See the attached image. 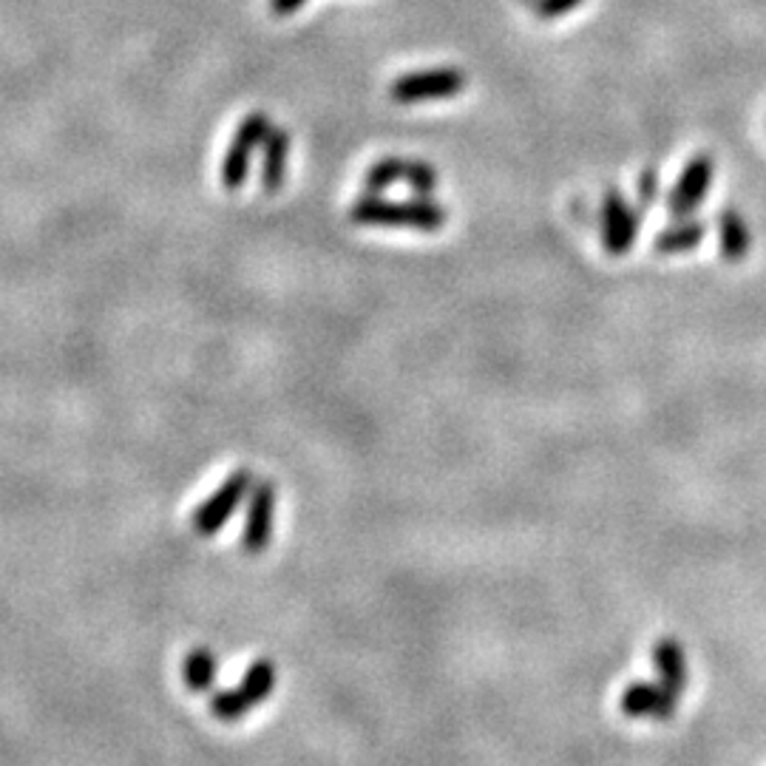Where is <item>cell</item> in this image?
Returning <instances> with one entry per match:
<instances>
[{
  "instance_id": "cell-5",
  "label": "cell",
  "mask_w": 766,
  "mask_h": 766,
  "mask_svg": "<svg viewBox=\"0 0 766 766\" xmlns=\"http://www.w3.org/2000/svg\"><path fill=\"white\" fill-rule=\"evenodd\" d=\"M273 517H275V485L270 480L253 483L250 489L248 520H244L242 548L248 554H262L273 539Z\"/></svg>"
},
{
  "instance_id": "cell-15",
  "label": "cell",
  "mask_w": 766,
  "mask_h": 766,
  "mask_svg": "<svg viewBox=\"0 0 766 766\" xmlns=\"http://www.w3.org/2000/svg\"><path fill=\"white\" fill-rule=\"evenodd\" d=\"M239 688L244 690V695H248L253 707L255 704H262V701H267L270 693H273V688H275L273 662H270V659H259V662L250 664Z\"/></svg>"
},
{
  "instance_id": "cell-9",
  "label": "cell",
  "mask_w": 766,
  "mask_h": 766,
  "mask_svg": "<svg viewBox=\"0 0 766 766\" xmlns=\"http://www.w3.org/2000/svg\"><path fill=\"white\" fill-rule=\"evenodd\" d=\"M636 230H639L636 210L616 190H610L602 204V242L608 253H628L636 242Z\"/></svg>"
},
{
  "instance_id": "cell-11",
  "label": "cell",
  "mask_w": 766,
  "mask_h": 766,
  "mask_svg": "<svg viewBox=\"0 0 766 766\" xmlns=\"http://www.w3.org/2000/svg\"><path fill=\"white\" fill-rule=\"evenodd\" d=\"M287 157H290V137L287 132H273L264 139V162H262V185L264 190H279L287 179Z\"/></svg>"
},
{
  "instance_id": "cell-1",
  "label": "cell",
  "mask_w": 766,
  "mask_h": 766,
  "mask_svg": "<svg viewBox=\"0 0 766 766\" xmlns=\"http://www.w3.org/2000/svg\"><path fill=\"white\" fill-rule=\"evenodd\" d=\"M353 219L360 224H400V228L438 230L445 222V210L438 204L418 199V202L395 204L378 199V193H367L353 208Z\"/></svg>"
},
{
  "instance_id": "cell-6",
  "label": "cell",
  "mask_w": 766,
  "mask_h": 766,
  "mask_svg": "<svg viewBox=\"0 0 766 766\" xmlns=\"http://www.w3.org/2000/svg\"><path fill=\"white\" fill-rule=\"evenodd\" d=\"M395 182L409 185V188H412V193H418V197H429V193L434 190V185H438V174H434V170L423 162L387 159V162L375 165V168L369 170L367 193H380V190H387L389 185H395Z\"/></svg>"
},
{
  "instance_id": "cell-17",
  "label": "cell",
  "mask_w": 766,
  "mask_h": 766,
  "mask_svg": "<svg viewBox=\"0 0 766 766\" xmlns=\"http://www.w3.org/2000/svg\"><path fill=\"white\" fill-rule=\"evenodd\" d=\"M583 0H539L537 3V12L539 18H563V14H568L570 9L579 7Z\"/></svg>"
},
{
  "instance_id": "cell-3",
  "label": "cell",
  "mask_w": 766,
  "mask_h": 766,
  "mask_svg": "<svg viewBox=\"0 0 766 766\" xmlns=\"http://www.w3.org/2000/svg\"><path fill=\"white\" fill-rule=\"evenodd\" d=\"M273 132V125L264 114H250L242 125H239L237 137L230 143L228 157L222 162V185L228 190L242 188L244 179H248V168H250V154L253 148L264 145L267 134Z\"/></svg>"
},
{
  "instance_id": "cell-12",
  "label": "cell",
  "mask_w": 766,
  "mask_h": 766,
  "mask_svg": "<svg viewBox=\"0 0 766 766\" xmlns=\"http://www.w3.org/2000/svg\"><path fill=\"white\" fill-rule=\"evenodd\" d=\"M217 673H219L217 653H213L210 648H204V644H199V648H193L188 655H185L182 681L190 693H208V690L213 688V681H217Z\"/></svg>"
},
{
  "instance_id": "cell-4",
  "label": "cell",
  "mask_w": 766,
  "mask_h": 766,
  "mask_svg": "<svg viewBox=\"0 0 766 766\" xmlns=\"http://www.w3.org/2000/svg\"><path fill=\"white\" fill-rule=\"evenodd\" d=\"M465 88V77L458 69H429V72L407 74L392 85V99L400 105L426 103V99L454 97Z\"/></svg>"
},
{
  "instance_id": "cell-13",
  "label": "cell",
  "mask_w": 766,
  "mask_h": 766,
  "mask_svg": "<svg viewBox=\"0 0 766 766\" xmlns=\"http://www.w3.org/2000/svg\"><path fill=\"white\" fill-rule=\"evenodd\" d=\"M718 233H721V253L727 262H741L744 255L749 253V244H753V237H749L747 222L741 219V213L735 210H724L718 217Z\"/></svg>"
},
{
  "instance_id": "cell-2",
  "label": "cell",
  "mask_w": 766,
  "mask_h": 766,
  "mask_svg": "<svg viewBox=\"0 0 766 766\" xmlns=\"http://www.w3.org/2000/svg\"><path fill=\"white\" fill-rule=\"evenodd\" d=\"M250 489H253V474L248 469H237L230 474L190 517V525L199 537H213L217 531H222L224 523L233 517V511L239 508V503L250 494Z\"/></svg>"
},
{
  "instance_id": "cell-14",
  "label": "cell",
  "mask_w": 766,
  "mask_h": 766,
  "mask_svg": "<svg viewBox=\"0 0 766 766\" xmlns=\"http://www.w3.org/2000/svg\"><path fill=\"white\" fill-rule=\"evenodd\" d=\"M701 239H704V224L684 217L679 219L673 228L659 233V239H655V250H659V253H684V250L699 248Z\"/></svg>"
},
{
  "instance_id": "cell-8",
  "label": "cell",
  "mask_w": 766,
  "mask_h": 766,
  "mask_svg": "<svg viewBox=\"0 0 766 766\" xmlns=\"http://www.w3.org/2000/svg\"><path fill=\"white\" fill-rule=\"evenodd\" d=\"M710 182H713V159L704 157V154L690 159L684 174H681L679 182H675V188L670 190V199H668L670 213L679 219L690 217V213L704 202V197H707Z\"/></svg>"
},
{
  "instance_id": "cell-19",
  "label": "cell",
  "mask_w": 766,
  "mask_h": 766,
  "mask_svg": "<svg viewBox=\"0 0 766 766\" xmlns=\"http://www.w3.org/2000/svg\"><path fill=\"white\" fill-rule=\"evenodd\" d=\"M302 3L304 0H270V7H273L275 14H293Z\"/></svg>"
},
{
  "instance_id": "cell-10",
  "label": "cell",
  "mask_w": 766,
  "mask_h": 766,
  "mask_svg": "<svg viewBox=\"0 0 766 766\" xmlns=\"http://www.w3.org/2000/svg\"><path fill=\"white\" fill-rule=\"evenodd\" d=\"M653 662L662 675V684L673 695L684 693V684H688V659H684V650H681L679 639L668 636V639H659L653 648Z\"/></svg>"
},
{
  "instance_id": "cell-16",
  "label": "cell",
  "mask_w": 766,
  "mask_h": 766,
  "mask_svg": "<svg viewBox=\"0 0 766 766\" xmlns=\"http://www.w3.org/2000/svg\"><path fill=\"white\" fill-rule=\"evenodd\" d=\"M250 707H253V704H250V699L244 695L242 688L219 690V693L210 695V713L217 715L219 721H242Z\"/></svg>"
},
{
  "instance_id": "cell-7",
  "label": "cell",
  "mask_w": 766,
  "mask_h": 766,
  "mask_svg": "<svg viewBox=\"0 0 766 766\" xmlns=\"http://www.w3.org/2000/svg\"><path fill=\"white\" fill-rule=\"evenodd\" d=\"M675 704H679V695L670 693L662 681L659 684H650V681H633L630 688H625L622 699H619V707L628 718H655V721H670L675 713Z\"/></svg>"
},
{
  "instance_id": "cell-18",
  "label": "cell",
  "mask_w": 766,
  "mask_h": 766,
  "mask_svg": "<svg viewBox=\"0 0 766 766\" xmlns=\"http://www.w3.org/2000/svg\"><path fill=\"white\" fill-rule=\"evenodd\" d=\"M655 188H659V179H655L653 170H648L642 177V182H639V193H642V202L650 204L655 199Z\"/></svg>"
}]
</instances>
